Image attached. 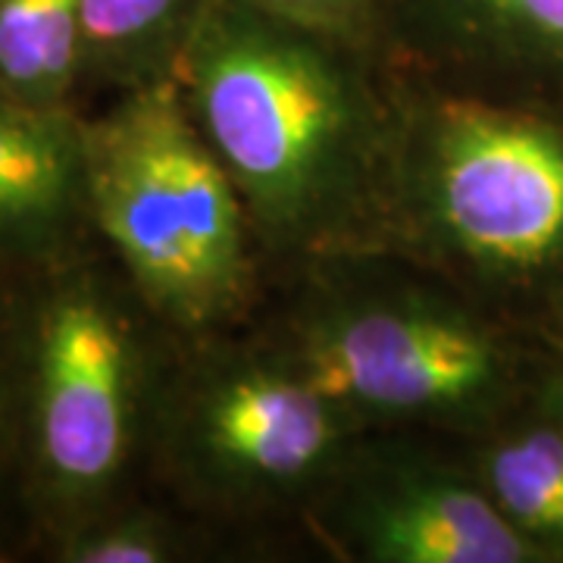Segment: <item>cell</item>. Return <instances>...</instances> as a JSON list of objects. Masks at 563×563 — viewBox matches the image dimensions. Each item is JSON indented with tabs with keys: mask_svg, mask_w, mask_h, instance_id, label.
I'll list each match as a JSON object with an SVG mask.
<instances>
[{
	"mask_svg": "<svg viewBox=\"0 0 563 563\" xmlns=\"http://www.w3.org/2000/svg\"><path fill=\"white\" fill-rule=\"evenodd\" d=\"M301 32L254 3H210L179 47L191 117L273 225L322 210L361 139L347 81Z\"/></svg>",
	"mask_w": 563,
	"mask_h": 563,
	"instance_id": "6da1fadb",
	"label": "cell"
},
{
	"mask_svg": "<svg viewBox=\"0 0 563 563\" xmlns=\"http://www.w3.org/2000/svg\"><path fill=\"white\" fill-rule=\"evenodd\" d=\"M88 210L154 303L220 313L242 282L239 188L169 85H144L85 129Z\"/></svg>",
	"mask_w": 563,
	"mask_h": 563,
	"instance_id": "7a4b0ae2",
	"label": "cell"
},
{
	"mask_svg": "<svg viewBox=\"0 0 563 563\" xmlns=\"http://www.w3.org/2000/svg\"><path fill=\"white\" fill-rule=\"evenodd\" d=\"M432 191L448 235L470 257L539 266L563 247V132L510 110L448 103Z\"/></svg>",
	"mask_w": 563,
	"mask_h": 563,
	"instance_id": "3957f363",
	"label": "cell"
},
{
	"mask_svg": "<svg viewBox=\"0 0 563 563\" xmlns=\"http://www.w3.org/2000/svg\"><path fill=\"white\" fill-rule=\"evenodd\" d=\"M35 442L47 479L88 495L113 479L129 442L132 347L113 307L69 288L44 310L35 347Z\"/></svg>",
	"mask_w": 563,
	"mask_h": 563,
	"instance_id": "277c9868",
	"label": "cell"
},
{
	"mask_svg": "<svg viewBox=\"0 0 563 563\" xmlns=\"http://www.w3.org/2000/svg\"><path fill=\"white\" fill-rule=\"evenodd\" d=\"M495 351L457 320L426 310H369L335 325L313 351L307 379L329 401L376 410H429L479 395Z\"/></svg>",
	"mask_w": 563,
	"mask_h": 563,
	"instance_id": "5b68a950",
	"label": "cell"
},
{
	"mask_svg": "<svg viewBox=\"0 0 563 563\" xmlns=\"http://www.w3.org/2000/svg\"><path fill=\"white\" fill-rule=\"evenodd\" d=\"M88 207L85 129L0 91V261L44 254Z\"/></svg>",
	"mask_w": 563,
	"mask_h": 563,
	"instance_id": "8992f818",
	"label": "cell"
},
{
	"mask_svg": "<svg viewBox=\"0 0 563 563\" xmlns=\"http://www.w3.org/2000/svg\"><path fill=\"white\" fill-rule=\"evenodd\" d=\"M207 435L222 461L266 479H295L329 451L332 401L307 376H247L210 407Z\"/></svg>",
	"mask_w": 563,
	"mask_h": 563,
	"instance_id": "52a82bcc",
	"label": "cell"
},
{
	"mask_svg": "<svg viewBox=\"0 0 563 563\" xmlns=\"http://www.w3.org/2000/svg\"><path fill=\"white\" fill-rule=\"evenodd\" d=\"M376 551L398 563H517L529 558V539L483 495L429 485L385 510Z\"/></svg>",
	"mask_w": 563,
	"mask_h": 563,
	"instance_id": "ba28073f",
	"label": "cell"
},
{
	"mask_svg": "<svg viewBox=\"0 0 563 563\" xmlns=\"http://www.w3.org/2000/svg\"><path fill=\"white\" fill-rule=\"evenodd\" d=\"M81 73V0H0V91L63 107Z\"/></svg>",
	"mask_w": 563,
	"mask_h": 563,
	"instance_id": "9c48e42d",
	"label": "cell"
},
{
	"mask_svg": "<svg viewBox=\"0 0 563 563\" xmlns=\"http://www.w3.org/2000/svg\"><path fill=\"white\" fill-rule=\"evenodd\" d=\"M203 0H81V73L132 76L181 47Z\"/></svg>",
	"mask_w": 563,
	"mask_h": 563,
	"instance_id": "30bf717a",
	"label": "cell"
},
{
	"mask_svg": "<svg viewBox=\"0 0 563 563\" xmlns=\"http://www.w3.org/2000/svg\"><path fill=\"white\" fill-rule=\"evenodd\" d=\"M488 483L507 520L526 536L563 542V435L529 432L501 444L488 461Z\"/></svg>",
	"mask_w": 563,
	"mask_h": 563,
	"instance_id": "8fae6325",
	"label": "cell"
},
{
	"mask_svg": "<svg viewBox=\"0 0 563 563\" xmlns=\"http://www.w3.org/2000/svg\"><path fill=\"white\" fill-rule=\"evenodd\" d=\"M466 3L526 38L563 47V0H466Z\"/></svg>",
	"mask_w": 563,
	"mask_h": 563,
	"instance_id": "7c38bea8",
	"label": "cell"
},
{
	"mask_svg": "<svg viewBox=\"0 0 563 563\" xmlns=\"http://www.w3.org/2000/svg\"><path fill=\"white\" fill-rule=\"evenodd\" d=\"M66 558L76 563H157L161 542L141 526H110L81 536L69 544Z\"/></svg>",
	"mask_w": 563,
	"mask_h": 563,
	"instance_id": "4fadbf2b",
	"label": "cell"
},
{
	"mask_svg": "<svg viewBox=\"0 0 563 563\" xmlns=\"http://www.w3.org/2000/svg\"><path fill=\"white\" fill-rule=\"evenodd\" d=\"M257 10L291 22L303 32H322V29H344L357 20L366 0H247Z\"/></svg>",
	"mask_w": 563,
	"mask_h": 563,
	"instance_id": "5bb4252c",
	"label": "cell"
},
{
	"mask_svg": "<svg viewBox=\"0 0 563 563\" xmlns=\"http://www.w3.org/2000/svg\"><path fill=\"white\" fill-rule=\"evenodd\" d=\"M561 435H563V398H561Z\"/></svg>",
	"mask_w": 563,
	"mask_h": 563,
	"instance_id": "9a60e30c",
	"label": "cell"
}]
</instances>
